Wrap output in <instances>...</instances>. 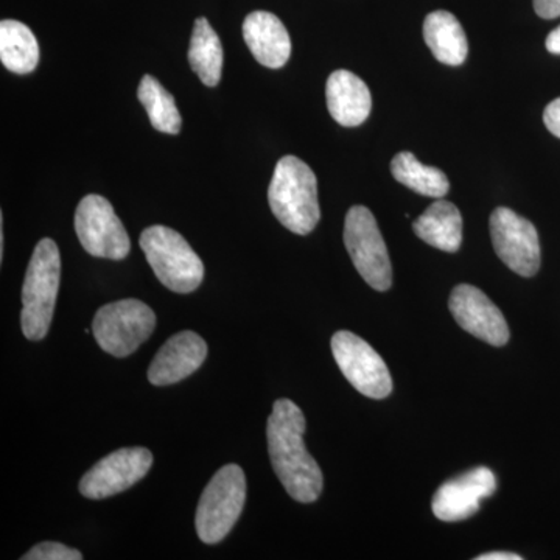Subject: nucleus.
Returning <instances> with one entry per match:
<instances>
[{"mask_svg":"<svg viewBox=\"0 0 560 560\" xmlns=\"http://www.w3.org/2000/svg\"><path fill=\"white\" fill-rule=\"evenodd\" d=\"M477 560H522L521 555H515V552H504V551H497V552H486V555L477 556L475 558Z\"/></svg>","mask_w":560,"mask_h":560,"instance_id":"obj_26","label":"nucleus"},{"mask_svg":"<svg viewBox=\"0 0 560 560\" xmlns=\"http://www.w3.org/2000/svg\"><path fill=\"white\" fill-rule=\"evenodd\" d=\"M345 243L353 267L368 285L377 291L389 290L393 285V267L382 232L370 209L364 206L349 209L345 223Z\"/></svg>","mask_w":560,"mask_h":560,"instance_id":"obj_7","label":"nucleus"},{"mask_svg":"<svg viewBox=\"0 0 560 560\" xmlns=\"http://www.w3.org/2000/svg\"><path fill=\"white\" fill-rule=\"evenodd\" d=\"M327 108L342 127H359L370 117L372 97L370 88L349 70H335L327 80Z\"/></svg>","mask_w":560,"mask_h":560,"instance_id":"obj_16","label":"nucleus"},{"mask_svg":"<svg viewBox=\"0 0 560 560\" xmlns=\"http://www.w3.org/2000/svg\"><path fill=\"white\" fill-rule=\"evenodd\" d=\"M75 231L81 246L91 256L121 260L130 254L128 232L113 206L101 195H88L75 212Z\"/></svg>","mask_w":560,"mask_h":560,"instance_id":"obj_8","label":"nucleus"},{"mask_svg":"<svg viewBox=\"0 0 560 560\" xmlns=\"http://www.w3.org/2000/svg\"><path fill=\"white\" fill-rule=\"evenodd\" d=\"M60 278V249L50 238H43L33 250L22 285L21 326L27 340L40 341L49 334Z\"/></svg>","mask_w":560,"mask_h":560,"instance_id":"obj_3","label":"nucleus"},{"mask_svg":"<svg viewBox=\"0 0 560 560\" xmlns=\"http://www.w3.org/2000/svg\"><path fill=\"white\" fill-rule=\"evenodd\" d=\"M243 39L253 57L265 68L280 69L291 55V39L285 25L268 11H254L243 22Z\"/></svg>","mask_w":560,"mask_h":560,"instance_id":"obj_15","label":"nucleus"},{"mask_svg":"<svg viewBox=\"0 0 560 560\" xmlns=\"http://www.w3.org/2000/svg\"><path fill=\"white\" fill-rule=\"evenodd\" d=\"M139 243L162 285L180 294L201 285L205 265L179 232L158 224L147 228Z\"/></svg>","mask_w":560,"mask_h":560,"instance_id":"obj_4","label":"nucleus"},{"mask_svg":"<svg viewBox=\"0 0 560 560\" xmlns=\"http://www.w3.org/2000/svg\"><path fill=\"white\" fill-rule=\"evenodd\" d=\"M412 230L427 245L456 253L463 242V217L453 202L440 198L412 223Z\"/></svg>","mask_w":560,"mask_h":560,"instance_id":"obj_17","label":"nucleus"},{"mask_svg":"<svg viewBox=\"0 0 560 560\" xmlns=\"http://www.w3.org/2000/svg\"><path fill=\"white\" fill-rule=\"evenodd\" d=\"M497 489L495 475L488 467L467 471L442 485L433 499V512L440 521H466L477 514L481 501L493 495Z\"/></svg>","mask_w":560,"mask_h":560,"instance_id":"obj_13","label":"nucleus"},{"mask_svg":"<svg viewBox=\"0 0 560 560\" xmlns=\"http://www.w3.org/2000/svg\"><path fill=\"white\" fill-rule=\"evenodd\" d=\"M423 39L438 61L459 66L469 54V43L463 25L448 11H433L423 22Z\"/></svg>","mask_w":560,"mask_h":560,"instance_id":"obj_18","label":"nucleus"},{"mask_svg":"<svg viewBox=\"0 0 560 560\" xmlns=\"http://www.w3.org/2000/svg\"><path fill=\"white\" fill-rule=\"evenodd\" d=\"M394 179L423 197L444 198L451 189L445 173L436 167L420 164L410 151H401L390 161Z\"/></svg>","mask_w":560,"mask_h":560,"instance_id":"obj_21","label":"nucleus"},{"mask_svg":"<svg viewBox=\"0 0 560 560\" xmlns=\"http://www.w3.org/2000/svg\"><path fill=\"white\" fill-rule=\"evenodd\" d=\"M156 329V315L138 300L103 305L95 313L92 330L98 346L109 355L125 359L143 345Z\"/></svg>","mask_w":560,"mask_h":560,"instance_id":"obj_6","label":"nucleus"},{"mask_svg":"<svg viewBox=\"0 0 560 560\" xmlns=\"http://www.w3.org/2000/svg\"><path fill=\"white\" fill-rule=\"evenodd\" d=\"M0 61L18 75H27L36 69L39 46L27 25L13 20L0 22Z\"/></svg>","mask_w":560,"mask_h":560,"instance_id":"obj_19","label":"nucleus"},{"mask_svg":"<svg viewBox=\"0 0 560 560\" xmlns=\"http://www.w3.org/2000/svg\"><path fill=\"white\" fill-rule=\"evenodd\" d=\"M138 97L149 113L154 130L167 132V135H178L183 119L176 108L175 98L162 86L160 81L151 75H143V79L140 80Z\"/></svg>","mask_w":560,"mask_h":560,"instance_id":"obj_22","label":"nucleus"},{"mask_svg":"<svg viewBox=\"0 0 560 560\" xmlns=\"http://www.w3.org/2000/svg\"><path fill=\"white\" fill-rule=\"evenodd\" d=\"M544 121L548 131L560 139V98H556L545 108Z\"/></svg>","mask_w":560,"mask_h":560,"instance_id":"obj_24","label":"nucleus"},{"mask_svg":"<svg viewBox=\"0 0 560 560\" xmlns=\"http://www.w3.org/2000/svg\"><path fill=\"white\" fill-rule=\"evenodd\" d=\"M3 217H0V259L3 257Z\"/></svg>","mask_w":560,"mask_h":560,"instance_id":"obj_28","label":"nucleus"},{"mask_svg":"<svg viewBox=\"0 0 560 560\" xmlns=\"http://www.w3.org/2000/svg\"><path fill=\"white\" fill-rule=\"evenodd\" d=\"M208 357V345L200 335L186 330L173 335L156 353L149 368L154 386L175 385L200 370Z\"/></svg>","mask_w":560,"mask_h":560,"instance_id":"obj_14","label":"nucleus"},{"mask_svg":"<svg viewBox=\"0 0 560 560\" xmlns=\"http://www.w3.org/2000/svg\"><path fill=\"white\" fill-rule=\"evenodd\" d=\"M307 429L304 412L289 399L272 405L267 423L268 452L272 469L291 499L313 503L324 488L323 471L305 448Z\"/></svg>","mask_w":560,"mask_h":560,"instance_id":"obj_1","label":"nucleus"},{"mask_svg":"<svg viewBox=\"0 0 560 560\" xmlns=\"http://www.w3.org/2000/svg\"><path fill=\"white\" fill-rule=\"evenodd\" d=\"M268 201L280 224L294 234H311L319 223L318 180L300 158L283 156L278 162L268 189Z\"/></svg>","mask_w":560,"mask_h":560,"instance_id":"obj_2","label":"nucleus"},{"mask_svg":"<svg viewBox=\"0 0 560 560\" xmlns=\"http://www.w3.org/2000/svg\"><path fill=\"white\" fill-rule=\"evenodd\" d=\"M534 10L544 20H556L560 16V0H534Z\"/></svg>","mask_w":560,"mask_h":560,"instance_id":"obj_25","label":"nucleus"},{"mask_svg":"<svg viewBox=\"0 0 560 560\" xmlns=\"http://www.w3.org/2000/svg\"><path fill=\"white\" fill-rule=\"evenodd\" d=\"M545 46L550 54L560 55V25L548 35Z\"/></svg>","mask_w":560,"mask_h":560,"instance_id":"obj_27","label":"nucleus"},{"mask_svg":"<svg viewBox=\"0 0 560 560\" xmlns=\"http://www.w3.org/2000/svg\"><path fill=\"white\" fill-rule=\"evenodd\" d=\"M190 68L206 86L220 83L223 69V47L212 25L206 18L195 21L189 49Z\"/></svg>","mask_w":560,"mask_h":560,"instance_id":"obj_20","label":"nucleus"},{"mask_svg":"<svg viewBox=\"0 0 560 560\" xmlns=\"http://www.w3.org/2000/svg\"><path fill=\"white\" fill-rule=\"evenodd\" d=\"M448 307L456 323L478 340L492 346H504L510 341V327L503 313L477 287L466 283L456 287Z\"/></svg>","mask_w":560,"mask_h":560,"instance_id":"obj_12","label":"nucleus"},{"mask_svg":"<svg viewBox=\"0 0 560 560\" xmlns=\"http://www.w3.org/2000/svg\"><path fill=\"white\" fill-rule=\"evenodd\" d=\"M22 560H83V555L58 541H43L22 556Z\"/></svg>","mask_w":560,"mask_h":560,"instance_id":"obj_23","label":"nucleus"},{"mask_svg":"<svg viewBox=\"0 0 560 560\" xmlns=\"http://www.w3.org/2000/svg\"><path fill=\"white\" fill-rule=\"evenodd\" d=\"M490 237L501 261L512 271L533 278L540 268L539 234L530 221L514 210L499 208L490 215Z\"/></svg>","mask_w":560,"mask_h":560,"instance_id":"obj_10","label":"nucleus"},{"mask_svg":"<svg viewBox=\"0 0 560 560\" xmlns=\"http://www.w3.org/2000/svg\"><path fill=\"white\" fill-rule=\"evenodd\" d=\"M245 501L246 478L242 467L237 464L221 467L198 503L195 518L198 537L209 545L223 540L241 518Z\"/></svg>","mask_w":560,"mask_h":560,"instance_id":"obj_5","label":"nucleus"},{"mask_svg":"<svg viewBox=\"0 0 560 560\" xmlns=\"http://www.w3.org/2000/svg\"><path fill=\"white\" fill-rule=\"evenodd\" d=\"M331 352L342 375L363 396L385 399L393 390V378L382 357L370 342L352 331L340 330L331 338Z\"/></svg>","mask_w":560,"mask_h":560,"instance_id":"obj_9","label":"nucleus"},{"mask_svg":"<svg viewBox=\"0 0 560 560\" xmlns=\"http://www.w3.org/2000/svg\"><path fill=\"white\" fill-rule=\"evenodd\" d=\"M153 466L149 448L130 447L98 460L80 481L81 495L91 500L109 499L142 480Z\"/></svg>","mask_w":560,"mask_h":560,"instance_id":"obj_11","label":"nucleus"}]
</instances>
